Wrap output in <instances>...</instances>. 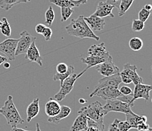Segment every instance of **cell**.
I'll list each match as a JSON object with an SVG mask.
<instances>
[{"instance_id": "1", "label": "cell", "mask_w": 152, "mask_h": 131, "mask_svg": "<svg viewBox=\"0 0 152 131\" xmlns=\"http://www.w3.org/2000/svg\"><path fill=\"white\" fill-rule=\"evenodd\" d=\"M67 34L73 37H78L80 39L89 38L99 41L100 40L90 29L89 25L84 20V16L80 15L77 19H72L70 24L65 27Z\"/></svg>"}, {"instance_id": "15", "label": "cell", "mask_w": 152, "mask_h": 131, "mask_svg": "<svg viewBox=\"0 0 152 131\" xmlns=\"http://www.w3.org/2000/svg\"><path fill=\"white\" fill-rule=\"evenodd\" d=\"M114 8V7L113 5H109L106 2H100L93 15L99 18H102L107 17V16L110 18H114V15L112 14V10Z\"/></svg>"}, {"instance_id": "8", "label": "cell", "mask_w": 152, "mask_h": 131, "mask_svg": "<svg viewBox=\"0 0 152 131\" xmlns=\"http://www.w3.org/2000/svg\"><path fill=\"white\" fill-rule=\"evenodd\" d=\"M18 39L8 38L3 42H0V52L6 56L9 61H14L15 59V51L17 48Z\"/></svg>"}, {"instance_id": "27", "label": "cell", "mask_w": 152, "mask_h": 131, "mask_svg": "<svg viewBox=\"0 0 152 131\" xmlns=\"http://www.w3.org/2000/svg\"><path fill=\"white\" fill-rule=\"evenodd\" d=\"M135 0H122L121 2V5L119 7V13L118 15L120 17H122L126 14V12L129 10V8L132 5V2H134Z\"/></svg>"}, {"instance_id": "41", "label": "cell", "mask_w": 152, "mask_h": 131, "mask_svg": "<svg viewBox=\"0 0 152 131\" xmlns=\"http://www.w3.org/2000/svg\"><path fill=\"white\" fill-rule=\"evenodd\" d=\"M45 27H46V26H45V24H38L37 26H36V28H35L36 32H37L38 34H42V33H43L44 30H45Z\"/></svg>"}, {"instance_id": "16", "label": "cell", "mask_w": 152, "mask_h": 131, "mask_svg": "<svg viewBox=\"0 0 152 131\" xmlns=\"http://www.w3.org/2000/svg\"><path fill=\"white\" fill-rule=\"evenodd\" d=\"M125 114L126 121H127V123L129 124L132 129H136L139 124L143 122H147V117L145 114L138 115V114H135L132 111Z\"/></svg>"}, {"instance_id": "31", "label": "cell", "mask_w": 152, "mask_h": 131, "mask_svg": "<svg viewBox=\"0 0 152 131\" xmlns=\"http://www.w3.org/2000/svg\"><path fill=\"white\" fill-rule=\"evenodd\" d=\"M45 23L50 27L53 23L54 20H55V12H54L52 6H49V9H47L45 14Z\"/></svg>"}, {"instance_id": "23", "label": "cell", "mask_w": 152, "mask_h": 131, "mask_svg": "<svg viewBox=\"0 0 152 131\" xmlns=\"http://www.w3.org/2000/svg\"><path fill=\"white\" fill-rule=\"evenodd\" d=\"M106 60L98 56H89L86 58H81V61L83 64H86L87 65V69L90 68V67L96 66L98 64H101V63L104 62Z\"/></svg>"}, {"instance_id": "4", "label": "cell", "mask_w": 152, "mask_h": 131, "mask_svg": "<svg viewBox=\"0 0 152 131\" xmlns=\"http://www.w3.org/2000/svg\"><path fill=\"white\" fill-rule=\"evenodd\" d=\"M87 70H88L87 68L84 69L82 72H80L78 74H76L75 73H73L72 74H70L68 78H67L64 81L62 84H61L60 90L58 91V92H57V93L54 96L53 99H55V100L58 102L62 101V100H63V99L71 92L72 89H74V83H75V82L77 81V80L79 78H80L81 76H82Z\"/></svg>"}, {"instance_id": "22", "label": "cell", "mask_w": 152, "mask_h": 131, "mask_svg": "<svg viewBox=\"0 0 152 131\" xmlns=\"http://www.w3.org/2000/svg\"><path fill=\"white\" fill-rule=\"evenodd\" d=\"M70 112H71V108L70 107H68L67 105H62L61 106V109L58 114L54 117L49 118L48 121L49 123H52V124H58V123H60L61 121V120L67 118L70 115Z\"/></svg>"}, {"instance_id": "3", "label": "cell", "mask_w": 152, "mask_h": 131, "mask_svg": "<svg viewBox=\"0 0 152 131\" xmlns=\"http://www.w3.org/2000/svg\"><path fill=\"white\" fill-rule=\"evenodd\" d=\"M78 112L83 113L87 118L98 123H104V118L108 114L103 108V105L98 101L94 102L88 106L81 108Z\"/></svg>"}, {"instance_id": "30", "label": "cell", "mask_w": 152, "mask_h": 131, "mask_svg": "<svg viewBox=\"0 0 152 131\" xmlns=\"http://www.w3.org/2000/svg\"><path fill=\"white\" fill-rule=\"evenodd\" d=\"M74 12V9L67 8V7H61V20L62 22L67 20V19L71 16Z\"/></svg>"}, {"instance_id": "33", "label": "cell", "mask_w": 152, "mask_h": 131, "mask_svg": "<svg viewBox=\"0 0 152 131\" xmlns=\"http://www.w3.org/2000/svg\"><path fill=\"white\" fill-rule=\"evenodd\" d=\"M150 15L151 11H148L145 8H143L139 12V20H142V22H145L148 19Z\"/></svg>"}, {"instance_id": "28", "label": "cell", "mask_w": 152, "mask_h": 131, "mask_svg": "<svg viewBox=\"0 0 152 131\" xmlns=\"http://www.w3.org/2000/svg\"><path fill=\"white\" fill-rule=\"evenodd\" d=\"M1 21H2V24H1V27H0L1 32L5 37L9 38L11 37V34H12V29H11L9 21L5 18H3Z\"/></svg>"}, {"instance_id": "2", "label": "cell", "mask_w": 152, "mask_h": 131, "mask_svg": "<svg viewBox=\"0 0 152 131\" xmlns=\"http://www.w3.org/2000/svg\"><path fill=\"white\" fill-rule=\"evenodd\" d=\"M0 114L5 117L8 124L12 127H17V125L21 124L24 122V120L20 117L17 108L15 105L12 96H9L3 107L0 108Z\"/></svg>"}, {"instance_id": "17", "label": "cell", "mask_w": 152, "mask_h": 131, "mask_svg": "<svg viewBox=\"0 0 152 131\" xmlns=\"http://www.w3.org/2000/svg\"><path fill=\"white\" fill-rule=\"evenodd\" d=\"M137 69L138 67L136 66L132 65L129 63L124 64V68H123V71L129 76L132 80V83H133L135 85L142 83V78L138 74Z\"/></svg>"}, {"instance_id": "11", "label": "cell", "mask_w": 152, "mask_h": 131, "mask_svg": "<svg viewBox=\"0 0 152 131\" xmlns=\"http://www.w3.org/2000/svg\"><path fill=\"white\" fill-rule=\"evenodd\" d=\"M151 89V86L143 84L142 83L135 85L134 90L132 91V102L134 103V101L139 99H143L145 101H148L150 99V92Z\"/></svg>"}, {"instance_id": "36", "label": "cell", "mask_w": 152, "mask_h": 131, "mask_svg": "<svg viewBox=\"0 0 152 131\" xmlns=\"http://www.w3.org/2000/svg\"><path fill=\"white\" fill-rule=\"evenodd\" d=\"M42 35H43L45 41H49L51 40V37L52 35V30L50 28V27H45L44 32L42 33Z\"/></svg>"}, {"instance_id": "7", "label": "cell", "mask_w": 152, "mask_h": 131, "mask_svg": "<svg viewBox=\"0 0 152 131\" xmlns=\"http://www.w3.org/2000/svg\"><path fill=\"white\" fill-rule=\"evenodd\" d=\"M98 96L102 99L103 100H113V99H119L120 98L123 97L124 95H123L119 89L113 87H104L99 89L95 92L91 93L89 95V97H93V96Z\"/></svg>"}, {"instance_id": "47", "label": "cell", "mask_w": 152, "mask_h": 131, "mask_svg": "<svg viewBox=\"0 0 152 131\" xmlns=\"http://www.w3.org/2000/svg\"><path fill=\"white\" fill-rule=\"evenodd\" d=\"M79 102H80V103H81V104H84V103L86 102V99H80V100H79Z\"/></svg>"}, {"instance_id": "26", "label": "cell", "mask_w": 152, "mask_h": 131, "mask_svg": "<svg viewBox=\"0 0 152 131\" xmlns=\"http://www.w3.org/2000/svg\"><path fill=\"white\" fill-rule=\"evenodd\" d=\"M74 73V67L73 65H69L67 67V72L64 73V74H58V73H55V75L53 76V81H59L61 82V84L64 82V81L67 78H68L70 74Z\"/></svg>"}, {"instance_id": "49", "label": "cell", "mask_w": 152, "mask_h": 131, "mask_svg": "<svg viewBox=\"0 0 152 131\" xmlns=\"http://www.w3.org/2000/svg\"><path fill=\"white\" fill-rule=\"evenodd\" d=\"M1 24H2V21L0 20V27H1Z\"/></svg>"}, {"instance_id": "42", "label": "cell", "mask_w": 152, "mask_h": 131, "mask_svg": "<svg viewBox=\"0 0 152 131\" xmlns=\"http://www.w3.org/2000/svg\"><path fill=\"white\" fill-rule=\"evenodd\" d=\"M117 120L118 119H115L114 122L110 124L109 126L108 131H119L118 128H117Z\"/></svg>"}, {"instance_id": "50", "label": "cell", "mask_w": 152, "mask_h": 131, "mask_svg": "<svg viewBox=\"0 0 152 131\" xmlns=\"http://www.w3.org/2000/svg\"><path fill=\"white\" fill-rule=\"evenodd\" d=\"M86 1H88V0H86Z\"/></svg>"}, {"instance_id": "35", "label": "cell", "mask_w": 152, "mask_h": 131, "mask_svg": "<svg viewBox=\"0 0 152 131\" xmlns=\"http://www.w3.org/2000/svg\"><path fill=\"white\" fill-rule=\"evenodd\" d=\"M67 67H68V66L65 63H59L56 66V71L58 74H64V73L67 72Z\"/></svg>"}, {"instance_id": "12", "label": "cell", "mask_w": 152, "mask_h": 131, "mask_svg": "<svg viewBox=\"0 0 152 131\" xmlns=\"http://www.w3.org/2000/svg\"><path fill=\"white\" fill-rule=\"evenodd\" d=\"M88 53L89 56H98V57L102 58L106 61L112 58L104 46V42H102L98 45L95 44V45H91L89 49H88Z\"/></svg>"}, {"instance_id": "32", "label": "cell", "mask_w": 152, "mask_h": 131, "mask_svg": "<svg viewBox=\"0 0 152 131\" xmlns=\"http://www.w3.org/2000/svg\"><path fill=\"white\" fill-rule=\"evenodd\" d=\"M145 27V22H142V20H133L132 24V30L135 32H140Z\"/></svg>"}, {"instance_id": "14", "label": "cell", "mask_w": 152, "mask_h": 131, "mask_svg": "<svg viewBox=\"0 0 152 131\" xmlns=\"http://www.w3.org/2000/svg\"><path fill=\"white\" fill-rule=\"evenodd\" d=\"M84 20L92 31H101L105 25L104 19L95 16L94 15H92L89 17H84Z\"/></svg>"}, {"instance_id": "46", "label": "cell", "mask_w": 152, "mask_h": 131, "mask_svg": "<svg viewBox=\"0 0 152 131\" xmlns=\"http://www.w3.org/2000/svg\"><path fill=\"white\" fill-rule=\"evenodd\" d=\"M4 67L5 68H9L10 67V63L8 62V61H5L4 62Z\"/></svg>"}, {"instance_id": "29", "label": "cell", "mask_w": 152, "mask_h": 131, "mask_svg": "<svg viewBox=\"0 0 152 131\" xmlns=\"http://www.w3.org/2000/svg\"><path fill=\"white\" fill-rule=\"evenodd\" d=\"M129 45L132 51H139L143 46V41L139 37H133L129 40Z\"/></svg>"}, {"instance_id": "21", "label": "cell", "mask_w": 152, "mask_h": 131, "mask_svg": "<svg viewBox=\"0 0 152 131\" xmlns=\"http://www.w3.org/2000/svg\"><path fill=\"white\" fill-rule=\"evenodd\" d=\"M39 99L35 98L27 108V122L30 123L33 118L37 116L39 112Z\"/></svg>"}, {"instance_id": "39", "label": "cell", "mask_w": 152, "mask_h": 131, "mask_svg": "<svg viewBox=\"0 0 152 131\" xmlns=\"http://www.w3.org/2000/svg\"><path fill=\"white\" fill-rule=\"evenodd\" d=\"M136 129L139 131H152V129L150 127L148 124H147V122H143L139 124Z\"/></svg>"}, {"instance_id": "44", "label": "cell", "mask_w": 152, "mask_h": 131, "mask_svg": "<svg viewBox=\"0 0 152 131\" xmlns=\"http://www.w3.org/2000/svg\"><path fill=\"white\" fill-rule=\"evenodd\" d=\"M11 131H29V130H23V129H20V128H18L17 127H13Z\"/></svg>"}, {"instance_id": "24", "label": "cell", "mask_w": 152, "mask_h": 131, "mask_svg": "<svg viewBox=\"0 0 152 131\" xmlns=\"http://www.w3.org/2000/svg\"><path fill=\"white\" fill-rule=\"evenodd\" d=\"M31 0H0V9L9 11L12 7L20 3H27Z\"/></svg>"}, {"instance_id": "10", "label": "cell", "mask_w": 152, "mask_h": 131, "mask_svg": "<svg viewBox=\"0 0 152 131\" xmlns=\"http://www.w3.org/2000/svg\"><path fill=\"white\" fill-rule=\"evenodd\" d=\"M96 71L104 77H108L121 72L119 67H117L113 62L112 58L105 61L104 62L96 65Z\"/></svg>"}, {"instance_id": "48", "label": "cell", "mask_w": 152, "mask_h": 131, "mask_svg": "<svg viewBox=\"0 0 152 131\" xmlns=\"http://www.w3.org/2000/svg\"><path fill=\"white\" fill-rule=\"evenodd\" d=\"M36 127H37V130H36V131H41L40 127H39V125L38 123L36 124Z\"/></svg>"}, {"instance_id": "43", "label": "cell", "mask_w": 152, "mask_h": 131, "mask_svg": "<svg viewBox=\"0 0 152 131\" xmlns=\"http://www.w3.org/2000/svg\"><path fill=\"white\" fill-rule=\"evenodd\" d=\"M8 61V59H7L6 57H5V56H2L0 55V65L2 64H3L5 61Z\"/></svg>"}, {"instance_id": "40", "label": "cell", "mask_w": 152, "mask_h": 131, "mask_svg": "<svg viewBox=\"0 0 152 131\" xmlns=\"http://www.w3.org/2000/svg\"><path fill=\"white\" fill-rule=\"evenodd\" d=\"M122 0H106V3L109 4V5H113L114 7H116L117 9H119V7L121 5V2Z\"/></svg>"}, {"instance_id": "18", "label": "cell", "mask_w": 152, "mask_h": 131, "mask_svg": "<svg viewBox=\"0 0 152 131\" xmlns=\"http://www.w3.org/2000/svg\"><path fill=\"white\" fill-rule=\"evenodd\" d=\"M61 105L58 101H56L53 98H51L49 99V101L47 102L45 106V112L47 116L49 118L54 117L57 115L60 111Z\"/></svg>"}, {"instance_id": "37", "label": "cell", "mask_w": 152, "mask_h": 131, "mask_svg": "<svg viewBox=\"0 0 152 131\" xmlns=\"http://www.w3.org/2000/svg\"><path fill=\"white\" fill-rule=\"evenodd\" d=\"M120 76H121V82H123L125 84L132 83V80L130 79V78L125 72H124L123 71L122 72H120Z\"/></svg>"}, {"instance_id": "5", "label": "cell", "mask_w": 152, "mask_h": 131, "mask_svg": "<svg viewBox=\"0 0 152 131\" xmlns=\"http://www.w3.org/2000/svg\"><path fill=\"white\" fill-rule=\"evenodd\" d=\"M34 40H36V37H33L27 30H23L20 34V38L18 39L17 48L15 51V56L25 54Z\"/></svg>"}, {"instance_id": "45", "label": "cell", "mask_w": 152, "mask_h": 131, "mask_svg": "<svg viewBox=\"0 0 152 131\" xmlns=\"http://www.w3.org/2000/svg\"><path fill=\"white\" fill-rule=\"evenodd\" d=\"M144 8H145V9L148 11H151V9H152V6H151V5H150V4H146Z\"/></svg>"}, {"instance_id": "38", "label": "cell", "mask_w": 152, "mask_h": 131, "mask_svg": "<svg viewBox=\"0 0 152 131\" xmlns=\"http://www.w3.org/2000/svg\"><path fill=\"white\" fill-rule=\"evenodd\" d=\"M119 91L124 96H132V90L131 88L127 86H123L120 88Z\"/></svg>"}, {"instance_id": "6", "label": "cell", "mask_w": 152, "mask_h": 131, "mask_svg": "<svg viewBox=\"0 0 152 131\" xmlns=\"http://www.w3.org/2000/svg\"><path fill=\"white\" fill-rule=\"evenodd\" d=\"M131 106L129 104L124 102L118 100V99H113V100H107L106 104L103 106V108L107 112L114 111V112H121L124 114L132 111Z\"/></svg>"}, {"instance_id": "9", "label": "cell", "mask_w": 152, "mask_h": 131, "mask_svg": "<svg viewBox=\"0 0 152 131\" xmlns=\"http://www.w3.org/2000/svg\"><path fill=\"white\" fill-rule=\"evenodd\" d=\"M121 83V78L120 76V73L118 74H114V75L108 76V77H104V78H101L98 82L97 86L94 89L93 92H95L99 89H102L104 87H113V88H117L118 89L119 85Z\"/></svg>"}, {"instance_id": "20", "label": "cell", "mask_w": 152, "mask_h": 131, "mask_svg": "<svg viewBox=\"0 0 152 131\" xmlns=\"http://www.w3.org/2000/svg\"><path fill=\"white\" fill-rule=\"evenodd\" d=\"M87 117L83 113L78 112V116L74 121L70 131H83L87 128Z\"/></svg>"}, {"instance_id": "34", "label": "cell", "mask_w": 152, "mask_h": 131, "mask_svg": "<svg viewBox=\"0 0 152 131\" xmlns=\"http://www.w3.org/2000/svg\"><path fill=\"white\" fill-rule=\"evenodd\" d=\"M117 128L119 131H129L132 129L127 121H121L120 120H117Z\"/></svg>"}, {"instance_id": "25", "label": "cell", "mask_w": 152, "mask_h": 131, "mask_svg": "<svg viewBox=\"0 0 152 131\" xmlns=\"http://www.w3.org/2000/svg\"><path fill=\"white\" fill-rule=\"evenodd\" d=\"M104 123H98L87 118V128L85 131H104Z\"/></svg>"}, {"instance_id": "13", "label": "cell", "mask_w": 152, "mask_h": 131, "mask_svg": "<svg viewBox=\"0 0 152 131\" xmlns=\"http://www.w3.org/2000/svg\"><path fill=\"white\" fill-rule=\"evenodd\" d=\"M25 59H27L31 62L37 63L40 67L42 66V59L40 56L39 51L36 45L35 40L32 42L29 49H27V52L25 53Z\"/></svg>"}, {"instance_id": "19", "label": "cell", "mask_w": 152, "mask_h": 131, "mask_svg": "<svg viewBox=\"0 0 152 131\" xmlns=\"http://www.w3.org/2000/svg\"><path fill=\"white\" fill-rule=\"evenodd\" d=\"M51 3L58 7H67L74 9L75 7H79L87 2L86 0H49Z\"/></svg>"}]
</instances>
